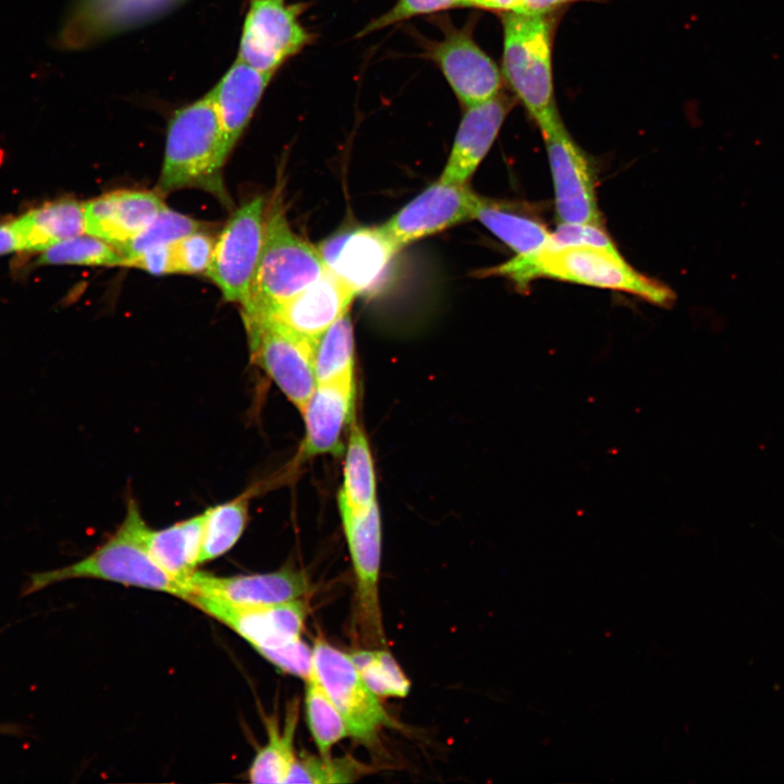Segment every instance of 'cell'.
Instances as JSON below:
<instances>
[{
	"instance_id": "cell-1",
	"label": "cell",
	"mask_w": 784,
	"mask_h": 784,
	"mask_svg": "<svg viewBox=\"0 0 784 784\" xmlns=\"http://www.w3.org/2000/svg\"><path fill=\"white\" fill-rule=\"evenodd\" d=\"M479 274L504 277L522 290L535 279L549 278L629 293L660 306H670L675 299L669 286L635 270L617 249L595 246L543 248L516 255Z\"/></svg>"
},
{
	"instance_id": "cell-2",
	"label": "cell",
	"mask_w": 784,
	"mask_h": 784,
	"mask_svg": "<svg viewBox=\"0 0 784 784\" xmlns=\"http://www.w3.org/2000/svg\"><path fill=\"white\" fill-rule=\"evenodd\" d=\"M148 525L136 501L128 500L125 516L115 532L100 547L70 565L30 574L23 595L75 578H93L170 593L186 601L189 591L169 576L146 548Z\"/></svg>"
},
{
	"instance_id": "cell-3",
	"label": "cell",
	"mask_w": 784,
	"mask_h": 784,
	"mask_svg": "<svg viewBox=\"0 0 784 784\" xmlns=\"http://www.w3.org/2000/svg\"><path fill=\"white\" fill-rule=\"evenodd\" d=\"M228 156L210 90L177 109L170 119L158 193L195 187L229 203L221 175Z\"/></svg>"
},
{
	"instance_id": "cell-4",
	"label": "cell",
	"mask_w": 784,
	"mask_h": 784,
	"mask_svg": "<svg viewBox=\"0 0 784 784\" xmlns=\"http://www.w3.org/2000/svg\"><path fill=\"white\" fill-rule=\"evenodd\" d=\"M327 271L318 248L290 226L280 199L267 211L260 259L247 301L244 322L265 320Z\"/></svg>"
},
{
	"instance_id": "cell-5",
	"label": "cell",
	"mask_w": 784,
	"mask_h": 784,
	"mask_svg": "<svg viewBox=\"0 0 784 784\" xmlns=\"http://www.w3.org/2000/svg\"><path fill=\"white\" fill-rule=\"evenodd\" d=\"M552 29L546 15L506 12L503 19V73L542 135L562 123L553 90Z\"/></svg>"
},
{
	"instance_id": "cell-6",
	"label": "cell",
	"mask_w": 784,
	"mask_h": 784,
	"mask_svg": "<svg viewBox=\"0 0 784 784\" xmlns=\"http://www.w3.org/2000/svg\"><path fill=\"white\" fill-rule=\"evenodd\" d=\"M313 664L334 706L341 713L348 736L372 745L393 722L379 697L362 678L348 653L318 637L313 647Z\"/></svg>"
},
{
	"instance_id": "cell-7",
	"label": "cell",
	"mask_w": 784,
	"mask_h": 784,
	"mask_svg": "<svg viewBox=\"0 0 784 784\" xmlns=\"http://www.w3.org/2000/svg\"><path fill=\"white\" fill-rule=\"evenodd\" d=\"M266 217L264 196L254 197L232 213L216 241L206 273L229 302L243 305L248 298L262 250Z\"/></svg>"
},
{
	"instance_id": "cell-8",
	"label": "cell",
	"mask_w": 784,
	"mask_h": 784,
	"mask_svg": "<svg viewBox=\"0 0 784 784\" xmlns=\"http://www.w3.org/2000/svg\"><path fill=\"white\" fill-rule=\"evenodd\" d=\"M356 581V623L368 644H384L379 600L382 526L378 502L352 512L338 504Z\"/></svg>"
},
{
	"instance_id": "cell-9",
	"label": "cell",
	"mask_w": 784,
	"mask_h": 784,
	"mask_svg": "<svg viewBox=\"0 0 784 784\" xmlns=\"http://www.w3.org/2000/svg\"><path fill=\"white\" fill-rule=\"evenodd\" d=\"M250 359L285 397L303 412L317 387L314 368L316 343L269 323H245Z\"/></svg>"
},
{
	"instance_id": "cell-10",
	"label": "cell",
	"mask_w": 784,
	"mask_h": 784,
	"mask_svg": "<svg viewBox=\"0 0 784 784\" xmlns=\"http://www.w3.org/2000/svg\"><path fill=\"white\" fill-rule=\"evenodd\" d=\"M185 0H73L57 44L78 50L168 14Z\"/></svg>"
},
{
	"instance_id": "cell-11",
	"label": "cell",
	"mask_w": 784,
	"mask_h": 784,
	"mask_svg": "<svg viewBox=\"0 0 784 784\" xmlns=\"http://www.w3.org/2000/svg\"><path fill=\"white\" fill-rule=\"evenodd\" d=\"M298 13L299 8L285 0H252L236 59L259 72L273 75L309 40V34L298 21Z\"/></svg>"
},
{
	"instance_id": "cell-12",
	"label": "cell",
	"mask_w": 784,
	"mask_h": 784,
	"mask_svg": "<svg viewBox=\"0 0 784 784\" xmlns=\"http://www.w3.org/2000/svg\"><path fill=\"white\" fill-rule=\"evenodd\" d=\"M482 197L467 184L440 180L394 213L381 228L400 247L475 218Z\"/></svg>"
},
{
	"instance_id": "cell-13",
	"label": "cell",
	"mask_w": 784,
	"mask_h": 784,
	"mask_svg": "<svg viewBox=\"0 0 784 784\" xmlns=\"http://www.w3.org/2000/svg\"><path fill=\"white\" fill-rule=\"evenodd\" d=\"M554 185L559 223L602 225L596 176L589 159L563 123L543 135Z\"/></svg>"
},
{
	"instance_id": "cell-14",
	"label": "cell",
	"mask_w": 784,
	"mask_h": 784,
	"mask_svg": "<svg viewBox=\"0 0 784 784\" xmlns=\"http://www.w3.org/2000/svg\"><path fill=\"white\" fill-rule=\"evenodd\" d=\"M187 602L226 625L256 651L302 639L307 608L303 599L261 607H241L201 595Z\"/></svg>"
},
{
	"instance_id": "cell-15",
	"label": "cell",
	"mask_w": 784,
	"mask_h": 784,
	"mask_svg": "<svg viewBox=\"0 0 784 784\" xmlns=\"http://www.w3.org/2000/svg\"><path fill=\"white\" fill-rule=\"evenodd\" d=\"M400 249L381 226L339 233L318 248L327 269L356 295L375 290Z\"/></svg>"
},
{
	"instance_id": "cell-16",
	"label": "cell",
	"mask_w": 784,
	"mask_h": 784,
	"mask_svg": "<svg viewBox=\"0 0 784 784\" xmlns=\"http://www.w3.org/2000/svg\"><path fill=\"white\" fill-rule=\"evenodd\" d=\"M429 54L465 108L500 93L499 68L475 42L468 27L448 28L444 37L431 46Z\"/></svg>"
},
{
	"instance_id": "cell-17",
	"label": "cell",
	"mask_w": 784,
	"mask_h": 784,
	"mask_svg": "<svg viewBox=\"0 0 784 784\" xmlns=\"http://www.w3.org/2000/svg\"><path fill=\"white\" fill-rule=\"evenodd\" d=\"M186 586L189 590L188 597L201 595L241 607H261L294 601L303 599L309 591V583L305 573L293 567L230 577L195 571L187 578Z\"/></svg>"
},
{
	"instance_id": "cell-18",
	"label": "cell",
	"mask_w": 784,
	"mask_h": 784,
	"mask_svg": "<svg viewBox=\"0 0 784 784\" xmlns=\"http://www.w3.org/2000/svg\"><path fill=\"white\" fill-rule=\"evenodd\" d=\"M355 377L317 384L301 413L305 433L297 454L299 462L343 453V434L355 418Z\"/></svg>"
},
{
	"instance_id": "cell-19",
	"label": "cell",
	"mask_w": 784,
	"mask_h": 784,
	"mask_svg": "<svg viewBox=\"0 0 784 784\" xmlns=\"http://www.w3.org/2000/svg\"><path fill=\"white\" fill-rule=\"evenodd\" d=\"M355 296L342 280L327 269L319 279L258 322L275 324L316 343L336 320L348 313Z\"/></svg>"
},
{
	"instance_id": "cell-20",
	"label": "cell",
	"mask_w": 784,
	"mask_h": 784,
	"mask_svg": "<svg viewBox=\"0 0 784 784\" xmlns=\"http://www.w3.org/2000/svg\"><path fill=\"white\" fill-rule=\"evenodd\" d=\"M512 107L513 100L499 93L485 102L466 108L440 181L467 184L490 150Z\"/></svg>"
},
{
	"instance_id": "cell-21",
	"label": "cell",
	"mask_w": 784,
	"mask_h": 784,
	"mask_svg": "<svg viewBox=\"0 0 784 784\" xmlns=\"http://www.w3.org/2000/svg\"><path fill=\"white\" fill-rule=\"evenodd\" d=\"M164 206L158 192H109L84 203L85 232L117 246L144 230Z\"/></svg>"
},
{
	"instance_id": "cell-22",
	"label": "cell",
	"mask_w": 784,
	"mask_h": 784,
	"mask_svg": "<svg viewBox=\"0 0 784 784\" xmlns=\"http://www.w3.org/2000/svg\"><path fill=\"white\" fill-rule=\"evenodd\" d=\"M272 76L236 59L211 89L228 155L248 125Z\"/></svg>"
},
{
	"instance_id": "cell-23",
	"label": "cell",
	"mask_w": 784,
	"mask_h": 784,
	"mask_svg": "<svg viewBox=\"0 0 784 784\" xmlns=\"http://www.w3.org/2000/svg\"><path fill=\"white\" fill-rule=\"evenodd\" d=\"M12 222L22 250L42 252L85 232L84 204L72 198L48 201Z\"/></svg>"
},
{
	"instance_id": "cell-24",
	"label": "cell",
	"mask_w": 784,
	"mask_h": 784,
	"mask_svg": "<svg viewBox=\"0 0 784 784\" xmlns=\"http://www.w3.org/2000/svg\"><path fill=\"white\" fill-rule=\"evenodd\" d=\"M203 525L204 515L200 513L163 529L148 528L146 532V548L150 556L169 576L185 586L200 564Z\"/></svg>"
},
{
	"instance_id": "cell-25",
	"label": "cell",
	"mask_w": 784,
	"mask_h": 784,
	"mask_svg": "<svg viewBox=\"0 0 784 784\" xmlns=\"http://www.w3.org/2000/svg\"><path fill=\"white\" fill-rule=\"evenodd\" d=\"M516 255H528L549 247L551 232L538 219L505 203L482 197L475 218Z\"/></svg>"
},
{
	"instance_id": "cell-26",
	"label": "cell",
	"mask_w": 784,
	"mask_h": 784,
	"mask_svg": "<svg viewBox=\"0 0 784 784\" xmlns=\"http://www.w3.org/2000/svg\"><path fill=\"white\" fill-rule=\"evenodd\" d=\"M377 502V479L372 452L365 430L354 418L348 427L343 483L338 504L352 512L363 511Z\"/></svg>"
},
{
	"instance_id": "cell-27",
	"label": "cell",
	"mask_w": 784,
	"mask_h": 784,
	"mask_svg": "<svg viewBox=\"0 0 784 784\" xmlns=\"http://www.w3.org/2000/svg\"><path fill=\"white\" fill-rule=\"evenodd\" d=\"M258 487H250L224 503L203 512L200 563L229 552L242 537L247 525L249 504Z\"/></svg>"
},
{
	"instance_id": "cell-28",
	"label": "cell",
	"mask_w": 784,
	"mask_h": 784,
	"mask_svg": "<svg viewBox=\"0 0 784 784\" xmlns=\"http://www.w3.org/2000/svg\"><path fill=\"white\" fill-rule=\"evenodd\" d=\"M298 723V702L289 708L282 727L267 721L268 740L254 758L248 776L253 783H285L296 760L294 738Z\"/></svg>"
},
{
	"instance_id": "cell-29",
	"label": "cell",
	"mask_w": 784,
	"mask_h": 784,
	"mask_svg": "<svg viewBox=\"0 0 784 784\" xmlns=\"http://www.w3.org/2000/svg\"><path fill=\"white\" fill-rule=\"evenodd\" d=\"M314 368L317 384L355 377L354 329L348 313L316 342Z\"/></svg>"
},
{
	"instance_id": "cell-30",
	"label": "cell",
	"mask_w": 784,
	"mask_h": 784,
	"mask_svg": "<svg viewBox=\"0 0 784 784\" xmlns=\"http://www.w3.org/2000/svg\"><path fill=\"white\" fill-rule=\"evenodd\" d=\"M305 713L318 754L330 757L332 747L348 736L345 722L320 682L314 667L304 679Z\"/></svg>"
},
{
	"instance_id": "cell-31",
	"label": "cell",
	"mask_w": 784,
	"mask_h": 784,
	"mask_svg": "<svg viewBox=\"0 0 784 784\" xmlns=\"http://www.w3.org/2000/svg\"><path fill=\"white\" fill-rule=\"evenodd\" d=\"M203 222L164 206L155 219L128 241L114 246L125 264L157 246L171 245L184 236L204 230Z\"/></svg>"
},
{
	"instance_id": "cell-32",
	"label": "cell",
	"mask_w": 784,
	"mask_h": 784,
	"mask_svg": "<svg viewBox=\"0 0 784 784\" xmlns=\"http://www.w3.org/2000/svg\"><path fill=\"white\" fill-rule=\"evenodd\" d=\"M362 678L378 697L404 698L411 682L394 659L384 649H357L348 653Z\"/></svg>"
},
{
	"instance_id": "cell-33",
	"label": "cell",
	"mask_w": 784,
	"mask_h": 784,
	"mask_svg": "<svg viewBox=\"0 0 784 784\" xmlns=\"http://www.w3.org/2000/svg\"><path fill=\"white\" fill-rule=\"evenodd\" d=\"M37 264L113 267L123 266L124 258L112 244L90 234H81L42 250Z\"/></svg>"
},
{
	"instance_id": "cell-34",
	"label": "cell",
	"mask_w": 784,
	"mask_h": 784,
	"mask_svg": "<svg viewBox=\"0 0 784 784\" xmlns=\"http://www.w3.org/2000/svg\"><path fill=\"white\" fill-rule=\"evenodd\" d=\"M367 773L368 767L350 756L326 758L303 751L296 757L285 783H353Z\"/></svg>"
},
{
	"instance_id": "cell-35",
	"label": "cell",
	"mask_w": 784,
	"mask_h": 784,
	"mask_svg": "<svg viewBox=\"0 0 784 784\" xmlns=\"http://www.w3.org/2000/svg\"><path fill=\"white\" fill-rule=\"evenodd\" d=\"M216 242L203 230L191 233L172 244L173 272H207Z\"/></svg>"
},
{
	"instance_id": "cell-36",
	"label": "cell",
	"mask_w": 784,
	"mask_h": 784,
	"mask_svg": "<svg viewBox=\"0 0 784 784\" xmlns=\"http://www.w3.org/2000/svg\"><path fill=\"white\" fill-rule=\"evenodd\" d=\"M462 7L460 0H397L384 14L369 22L360 32L365 36L416 15Z\"/></svg>"
},
{
	"instance_id": "cell-37",
	"label": "cell",
	"mask_w": 784,
	"mask_h": 784,
	"mask_svg": "<svg viewBox=\"0 0 784 784\" xmlns=\"http://www.w3.org/2000/svg\"><path fill=\"white\" fill-rule=\"evenodd\" d=\"M564 246H595L616 250V246L602 225L589 223H559L551 232L547 248Z\"/></svg>"
},
{
	"instance_id": "cell-38",
	"label": "cell",
	"mask_w": 784,
	"mask_h": 784,
	"mask_svg": "<svg viewBox=\"0 0 784 784\" xmlns=\"http://www.w3.org/2000/svg\"><path fill=\"white\" fill-rule=\"evenodd\" d=\"M280 671L305 679L313 669V648L303 639L257 651Z\"/></svg>"
},
{
	"instance_id": "cell-39",
	"label": "cell",
	"mask_w": 784,
	"mask_h": 784,
	"mask_svg": "<svg viewBox=\"0 0 784 784\" xmlns=\"http://www.w3.org/2000/svg\"><path fill=\"white\" fill-rule=\"evenodd\" d=\"M125 267L139 268L155 275L173 272L172 244L148 249L128 260Z\"/></svg>"
},
{
	"instance_id": "cell-40",
	"label": "cell",
	"mask_w": 784,
	"mask_h": 784,
	"mask_svg": "<svg viewBox=\"0 0 784 784\" xmlns=\"http://www.w3.org/2000/svg\"><path fill=\"white\" fill-rule=\"evenodd\" d=\"M575 1L580 0H519L514 12L528 15H547L548 13Z\"/></svg>"
},
{
	"instance_id": "cell-41",
	"label": "cell",
	"mask_w": 784,
	"mask_h": 784,
	"mask_svg": "<svg viewBox=\"0 0 784 784\" xmlns=\"http://www.w3.org/2000/svg\"><path fill=\"white\" fill-rule=\"evenodd\" d=\"M19 250H22L21 242L13 222L0 224V255Z\"/></svg>"
},
{
	"instance_id": "cell-42",
	"label": "cell",
	"mask_w": 784,
	"mask_h": 784,
	"mask_svg": "<svg viewBox=\"0 0 784 784\" xmlns=\"http://www.w3.org/2000/svg\"><path fill=\"white\" fill-rule=\"evenodd\" d=\"M462 7H478L481 9L514 12L519 0H460Z\"/></svg>"
}]
</instances>
